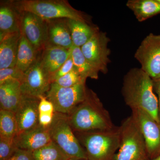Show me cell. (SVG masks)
Returning <instances> with one entry per match:
<instances>
[{
  "label": "cell",
  "mask_w": 160,
  "mask_h": 160,
  "mask_svg": "<svg viewBox=\"0 0 160 160\" xmlns=\"http://www.w3.org/2000/svg\"><path fill=\"white\" fill-rule=\"evenodd\" d=\"M86 79L83 78L74 68L64 76L53 82L62 87H71L80 83L86 82ZM53 83V82H52Z\"/></svg>",
  "instance_id": "4316f807"
},
{
  "label": "cell",
  "mask_w": 160,
  "mask_h": 160,
  "mask_svg": "<svg viewBox=\"0 0 160 160\" xmlns=\"http://www.w3.org/2000/svg\"><path fill=\"white\" fill-rule=\"evenodd\" d=\"M49 129L52 141L70 159L88 160L85 149L70 126L67 115L55 112Z\"/></svg>",
  "instance_id": "8992f818"
},
{
  "label": "cell",
  "mask_w": 160,
  "mask_h": 160,
  "mask_svg": "<svg viewBox=\"0 0 160 160\" xmlns=\"http://www.w3.org/2000/svg\"><path fill=\"white\" fill-rule=\"evenodd\" d=\"M70 53L75 69L83 78L98 79L99 71L93 67L83 55L81 48L73 46L70 49Z\"/></svg>",
  "instance_id": "603a6c76"
},
{
  "label": "cell",
  "mask_w": 160,
  "mask_h": 160,
  "mask_svg": "<svg viewBox=\"0 0 160 160\" xmlns=\"http://www.w3.org/2000/svg\"><path fill=\"white\" fill-rule=\"evenodd\" d=\"M13 139L0 137V160H9L17 149Z\"/></svg>",
  "instance_id": "f1b7e54d"
},
{
  "label": "cell",
  "mask_w": 160,
  "mask_h": 160,
  "mask_svg": "<svg viewBox=\"0 0 160 160\" xmlns=\"http://www.w3.org/2000/svg\"><path fill=\"white\" fill-rule=\"evenodd\" d=\"M110 40L106 32L98 30L86 44L81 47L83 55L89 63L99 72L106 74L110 63Z\"/></svg>",
  "instance_id": "30bf717a"
},
{
  "label": "cell",
  "mask_w": 160,
  "mask_h": 160,
  "mask_svg": "<svg viewBox=\"0 0 160 160\" xmlns=\"http://www.w3.org/2000/svg\"><path fill=\"white\" fill-rule=\"evenodd\" d=\"M22 96L19 82H8L0 85V109L15 112Z\"/></svg>",
  "instance_id": "d6986e66"
},
{
  "label": "cell",
  "mask_w": 160,
  "mask_h": 160,
  "mask_svg": "<svg viewBox=\"0 0 160 160\" xmlns=\"http://www.w3.org/2000/svg\"><path fill=\"white\" fill-rule=\"evenodd\" d=\"M67 116L74 132L109 129L115 126L97 94L89 89L85 99Z\"/></svg>",
  "instance_id": "7a4b0ae2"
},
{
  "label": "cell",
  "mask_w": 160,
  "mask_h": 160,
  "mask_svg": "<svg viewBox=\"0 0 160 160\" xmlns=\"http://www.w3.org/2000/svg\"><path fill=\"white\" fill-rule=\"evenodd\" d=\"M70 160H74V159H70Z\"/></svg>",
  "instance_id": "836d02e7"
},
{
  "label": "cell",
  "mask_w": 160,
  "mask_h": 160,
  "mask_svg": "<svg viewBox=\"0 0 160 160\" xmlns=\"http://www.w3.org/2000/svg\"><path fill=\"white\" fill-rule=\"evenodd\" d=\"M150 160H160V154L156 158H155Z\"/></svg>",
  "instance_id": "d6a6232c"
},
{
  "label": "cell",
  "mask_w": 160,
  "mask_h": 160,
  "mask_svg": "<svg viewBox=\"0 0 160 160\" xmlns=\"http://www.w3.org/2000/svg\"><path fill=\"white\" fill-rule=\"evenodd\" d=\"M131 115L142 132L149 160L155 158L160 154V123L141 109H132Z\"/></svg>",
  "instance_id": "8fae6325"
},
{
  "label": "cell",
  "mask_w": 160,
  "mask_h": 160,
  "mask_svg": "<svg viewBox=\"0 0 160 160\" xmlns=\"http://www.w3.org/2000/svg\"><path fill=\"white\" fill-rule=\"evenodd\" d=\"M74 68V64L72 58L71 54L66 60V62L61 67L58 69L57 71L52 75L51 76L52 83L53 82L59 78L64 76V75L71 71Z\"/></svg>",
  "instance_id": "f546056e"
},
{
  "label": "cell",
  "mask_w": 160,
  "mask_h": 160,
  "mask_svg": "<svg viewBox=\"0 0 160 160\" xmlns=\"http://www.w3.org/2000/svg\"><path fill=\"white\" fill-rule=\"evenodd\" d=\"M141 69L152 79L160 78V35L150 33L142 41L134 54Z\"/></svg>",
  "instance_id": "ba28073f"
},
{
  "label": "cell",
  "mask_w": 160,
  "mask_h": 160,
  "mask_svg": "<svg viewBox=\"0 0 160 160\" xmlns=\"http://www.w3.org/2000/svg\"><path fill=\"white\" fill-rule=\"evenodd\" d=\"M119 128L121 141L115 160H149L143 135L132 116L123 120Z\"/></svg>",
  "instance_id": "5b68a950"
},
{
  "label": "cell",
  "mask_w": 160,
  "mask_h": 160,
  "mask_svg": "<svg viewBox=\"0 0 160 160\" xmlns=\"http://www.w3.org/2000/svg\"><path fill=\"white\" fill-rule=\"evenodd\" d=\"M126 6L140 22L160 13V3L158 0H129Z\"/></svg>",
  "instance_id": "7402d4cb"
},
{
  "label": "cell",
  "mask_w": 160,
  "mask_h": 160,
  "mask_svg": "<svg viewBox=\"0 0 160 160\" xmlns=\"http://www.w3.org/2000/svg\"><path fill=\"white\" fill-rule=\"evenodd\" d=\"M9 160H35L32 152L17 149Z\"/></svg>",
  "instance_id": "4dcf8cb0"
},
{
  "label": "cell",
  "mask_w": 160,
  "mask_h": 160,
  "mask_svg": "<svg viewBox=\"0 0 160 160\" xmlns=\"http://www.w3.org/2000/svg\"><path fill=\"white\" fill-rule=\"evenodd\" d=\"M88 89L86 82L66 88L53 82L46 97L52 103L55 112L68 115L85 99Z\"/></svg>",
  "instance_id": "52a82bcc"
},
{
  "label": "cell",
  "mask_w": 160,
  "mask_h": 160,
  "mask_svg": "<svg viewBox=\"0 0 160 160\" xmlns=\"http://www.w3.org/2000/svg\"><path fill=\"white\" fill-rule=\"evenodd\" d=\"M13 139L18 149L31 152L52 142L49 127L46 128L39 124L34 128L19 132Z\"/></svg>",
  "instance_id": "4fadbf2b"
},
{
  "label": "cell",
  "mask_w": 160,
  "mask_h": 160,
  "mask_svg": "<svg viewBox=\"0 0 160 160\" xmlns=\"http://www.w3.org/2000/svg\"><path fill=\"white\" fill-rule=\"evenodd\" d=\"M70 49L59 46L48 45L42 51L41 54V63L44 69L51 76L69 57L71 54Z\"/></svg>",
  "instance_id": "e0dca14e"
},
{
  "label": "cell",
  "mask_w": 160,
  "mask_h": 160,
  "mask_svg": "<svg viewBox=\"0 0 160 160\" xmlns=\"http://www.w3.org/2000/svg\"><path fill=\"white\" fill-rule=\"evenodd\" d=\"M42 52L38 51L21 33L16 66L25 72L36 62Z\"/></svg>",
  "instance_id": "44dd1931"
},
{
  "label": "cell",
  "mask_w": 160,
  "mask_h": 160,
  "mask_svg": "<svg viewBox=\"0 0 160 160\" xmlns=\"http://www.w3.org/2000/svg\"><path fill=\"white\" fill-rule=\"evenodd\" d=\"M21 32L0 33V69L16 66Z\"/></svg>",
  "instance_id": "2e32d148"
},
{
  "label": "cell",
  "mask_w": 160,
  "mask_h": 160,
  "mask_svg": "<svg viewBox=\"0 0 160 160\" xmlns=\"http://www.w3.org/2000/svg\"><path fill=\"white\" fill-rule=\"evenodd\" d=\"M39 124L48 128L52 123L54 114V106L46 97L40 98L38 106Z\"/></svg>",
  "instance_id": "484cf974"
},
{
  "label": "cell",
  "mask_w": 160,
  "mask_h": 160,
  "mask_svg": "<svg viewBox=\"0 0 160 160\" xmlns=\"http://www.w3.org/2000/svg\"><path fill=\"white\" fill-rule=\"evenodd\" d=\"M122 92L126 105L131 110H144L160 123L158 102L153 90L152 79L141 68H132L125 75Z\"/></svg>",
  "instance_id": "6da1fadb"
},
{
  "label": "cell",
  "mask_w": 160,
  "mask_h": 160,
  "mask_svg": "<svg viewBox=\"0 0 160 160\" xmlns=\"http://www.w3.org/2000/svg\"><path fill=\"white\" fill-rule=\"evenodd\" d=\"M21 32V14L11 1L1 2L0 33L9 34Z\"/></svg>",
  "instance_id": "ac0fdd59"
},
{
  "label": "cell",
  "mask_w": 160,
  "mask_h": 160,
  "mask_svg": "<svg viewBox=\"0 0 160 160\" xmlns=\"http://www.w3.org/2000/svg\"><path fill=\"white\" fill-rule=\"evenodd\" d=\"M48 27V45L70 49L73 46L67 19L46 20Z\"/></svg>",
  "instance_id": "9a60e30c"
},
{
  "label": "cell",
  "mask_w": 160,
  "mask_h": 160,
  "mask_svg": "<svg viewBox=\"0 0 160 160\" xmlns=\"http://www.w3.org/2000/svg\"><path fill=\"white\" fill-rule=\"evenodd\" d=\"M89 160H115L119 149V127L87 132H74Z\"/></svg>",
  "instance_id": "3957f363"
},
{
  "label": "cell",
  "mask_w": 160,
  "mask_h": 160,
  "mask_svg": "<svg viewBox=\"0 0 160 160\" xmlns=\"http://www.w3.org/2000/svg\"><path fill=\"white\" fill-rule=\"evenodd\" d=\"M24 75V72L16 66L0 69V85L14 81L21 82Z\"/></svg>",
  "instance_id": "83f0119b"
},
{
  "label": "cell",
  "mask_w": 160,
  "mask_h": 160,
  "mask_svg": "<svg viewBox=\"0 0 160 160\" xmlns=\"http://www.w3.org/2000/svg\"><path fill=\"white\" fill-rule=\"evenodd\" d=\"M21 33L40 52L48 44V27L46 20L29 12H20Z\"/></svg>",
  "instance_id": "7c38bea8"
},
{
  "label": "cell",
  "mask_w": 160,
  "mask_h": 160,
  "mask_svg": "<svg viewBox=\"0 0 160 160\" xmlns=\"http://www.w3.org/2000/svg\"><path fill=\"white\" fill-rule=\"evenodd\" d=\"M67 23L71 32L73 46L80 48L86 44L99 30L97 27L82 21L67 19Z\"/></svg>",
  "instance_id": "ffe728a7"
},
{
  "label": "cell",
  "mask_w": 160,
  "mask_h": 160,
  "mask_svg": "<svg viewBox=\"0 0 160 160\" xmlns=\"http://www.w3.org/2000/svg\"><path fill=\"white\" fill-rule=\"evenodd\" d=\"M153 88L154 92L157 93L158 102V117L160 122V78L156 79H152Z\"/></svg>",
  "instance_id": "1f68e13d"
},
{
  "label": "cell",
  "mask_w": 160,
  "mask_h": 160,
  "mask_svg": "<svg viewBox=\"0 0 160 160\" xmlns=\"http://www.w3.org/2000/svg\"><path fill=\"white\" fill-rule=\"evenodd\" d=\"M11 2L19 12H29L45 20L65 18L89 23L87 15L74 9L66 0H18Z\"/></svg>",
  "instance_id": "277c9868"
},
{
  "label": "cell",
  "mask_w": 160,
  "mask_h": 160,
  "mask_svg": "<svg viewBox=\"0 0 160 160\" xmlns=\"http://www.w3.org/2000/svg\"><path fill=\"white\" fill-rule=\"evenodd\" d=\"M18 131L15 112L0 109V137L14 138Z\"/></svg>",
  "instance_id": "cb8c5ba5"
},
{
  "label": "cell",
  "mask_w": 160,
  "mask_h": 160,
  "mask_svg": "<svg viewBox=\"0 0 160 160\" xmlns=\"http://www.w3.org/2000/svg\"><path fill=\"white\" fill-rule=\"evenodd\" d=\"M158 1L160 3V0H158Z\"/></svg>",
  "instance_id": "e575fe53"
},
{
  "label": "cell",
  "mask_w": 160,
  "mask_h": 160,
  "mask_svg": "<svg viewBox=\"0 0 160 160\" xmlns=\"http://www.w3.org/2000/svg\"><path fill=\"white\" fill-rule=\"evenodd\" d=\"M35 160H70L69 157L52 141L42 148L32 152Z\"/></svg>",
  "instance_id": "d4e9b609"
},
{
  "label": "cell",
  "mask_w": 160,
  "mask_h": 160,
  "mask_svg": "<svg viewBox=\"0 0 160 160\" xmlns=\"http://www.w3.org/2000/svg\"><path fill=\"white\" fill-rule=\"evenodd\" d=\"M40 98L23 95L22 101L15 112L18 133L34 128L39 125L38 106Z\"/></svg>",
  "instance_id": "5bb4252c"
},
{
  "label": "cell",
  "mask_w": 160,
  "mask_h": 160,
  "mask_svg": "<svg viewBox=\"0 0 160 160\" xmlns=\"http://www.w3.org/2000/svg\"><path fill=\"white\" fill-rule=\"evenodd\" d=\"M41 54L36 62L24 72L20 82L23 95L40 99L46 97L52 84L51 76L41 63Z\"/></svg>",
  "instance_id": "9c48e42d"
}]
</instances>
